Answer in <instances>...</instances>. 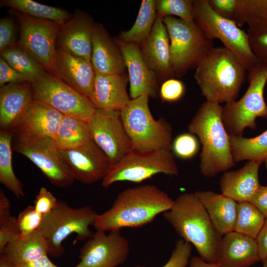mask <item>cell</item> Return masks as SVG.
I'll return each instance as SVG.
<instances>
[{"label": "cell", "mask_w": 267, "mask_h": 267, "mask_svg": "<svg viewBox=\"0 0 267 267\" xmlns=\"http://www.w3.org/2000/svg\"><path fill=\"white\" fill-rule=\"evenodd\" d=\"M161 173L171 176L178 174L175 155L171 150L132 149L120 162L111 166L102 180V185L108 188L120 181L139 183Z\"/></svg>", "instance_id": "obj_9"}, {"label": "cell", "mask_w": 267, "mask_h": 267, "mask_svg": "<svg viewBox=\"0 0 267 267\" xmlns=\"http://www.w3.org/2000/svg\"><path fill=\"white\" fill-rule=\"evenodd\" d=\"M156 16V0H143L134 23L130 30L122 32L118 38L140 45L150 35Z\"/></svg>", "instance_id": "obj_33"}, {"label": "cell", "mask_w": 267, "mask_h": 267, "mask_svg": "<svg viewBox=\"0 0 267 267\" xmlns=\"http://www.w3.org/2000/svg\"><path fill=\"white\" fill-rule=\"evenodd\" d=\"M17 19L20 27L17 44L50 73L56 54V41L60 26L50 20L34 18L14 10L9 11Z\"/></svg>", "instance_id": "obj_13"}, {"label": "cell", "mask_w": 267, "mask_h": 267, "mask_svg": "<svg viewBox=\"0 0 267 267\" xmlns=\"http://www.w3.org/2000/svg\"><path fill=\"white\" fill-rule=\"evenodd\" d=\"M170 40V62L174 76L180 78L196 68L215 47L209 38L194 20L173 16L163 18Z\"/></svg>", "instance_id": "obj_6"}, {"label": "cell", "mask_w": 267, "mask_h": 267, "mask_svg": "<svg viewBox=\"0 0 267 267\" xmlns=\"http://www.w3.org/2000/svg\"><path fill=\"white\" fill-rule=\"evenodd\" d=\"M247 33L252 52L260 62L267 64V25L248 28Z\"/></svg>", "instance_id": "obj_39"}, {"label": "cell", "mask_w": 267, "mask_h": 267, "mask_svg": "<svg viewBox=\"0 0 267 267\" xmlns=\"http://www.w3.org/2000/svg\"><path fill=\"white\" fill-rule=\"evenodd\" d=\"M222 106L205 101L200 106L187 126L202 144L200 171L207 178L215 176L234 166L230 136L222 120Z\"/></svg>", "instance_id": "obj_3"}, {"label": "cell", "mask_w": 267, "mask_h": 267, "mask_svg": "<svg viewBox=\"0 0 267 267\" xmlns=\"http://www.w3.org/2000/svg\"><path fill=\"white\" fill-rule=\"evenodd\" d=\"M149 97L142 95L130 100L120 111L121 119L133 149L145 151L171 150L172 127L163 118H154L148 104Z\"/></svg>", "instance_id": "obj_5"}, {"label": "cell", "mask_w": 267, "mask_h": 267, "mask_svg": "<svg viewBox=\"0 0 267 267\" xmlns=\"http://www.w3.org/2000/svg\"><path fill=\"white\" fill-rule=\"evenodd\" d=\"M14 267H58L49 259L48 255L44 256L34 261L18 265Z\"/></svg>", "instance_id": "obj_51"}, {"label": "cell", "mask_w": 267, "mask_h": 267, "mask_svg": "<svg viewBox=\"0 0 267 267\" xmlns=\"http://www.w3.org/2000/svg\"><path fill=\"white\" fill-rule=\"evenodd\" d=\"M163 216L182 239L195 247L200 258L217 263L222 236L195 192L179 195Z\"/></svg>", "instance_id": "obj_2"}, {"label": "cell", "mask_w": 267, "mask_h": 267, "mask_svg": "<svg viewBox=\"0 0 267 267\" xmlns=\"http://www.w3.org/2000/svg\"><path fill=\"white\" fill-rule=\"evenodd\" d=\"M16 218L11 216L8 219L0 223V252L11 242L20 237Z\"/></svg>", "instance_id": "obj_45"}, {"label": "cell", "mask_w": 267, "mask_h": 267, "mask_svg": "<svg viewBox=\"0 0 267 267\" xmlns=\"http://www.w3.org/2000/svg\"><path fill=\"white\" fill-rule=\"evenodd\" d=\"M259 261L255 239L234 231L222 236L217 263L222 267H249Z\"/></svg>", "instance_id": "obj_24"}, {"label": "cell", "mask_w": 267, "mask_h": 267, "mask_svg": "<svg viewBox=\"0 0 267 267\" xmlns=\"http://www.w3.org/2000/svg\"><path fill=\"white\" fill-rule=\"evenodd\" d=\"M195 69L194 78L206 100L220 104L236 100L247 73L224 47L213 48Z\"/></svg>", "instance_id": "obj_4"}, {"label": "cell", "mask_w": 267, "mask_h": 267, "mask_svg": "<svg viewBox=\"0 0 267 267\" xmlns=\"http://www.w3.org/2000/svg\"><path fill=\"white\" fill-rule=\"evenodd\" d=\"M115 40L121 49L128 71L131 99L142 95L155 96L158 78L146 64L139 45L123 42L118 38Z\"/></svg>", "instance_id": "obj_17"}, {"label": "cell", "mask_w": 267, "mask_h": 267, "mask_svg": "<svg viewBox=\"0 0 267 267\" xmlns=\"http://www.w3.org/2000/svg\"><path fill=\"white\" fill-rule=\"evenodd\" d=\"M14 150L29 159L54 185L70 186L75 180L52 138L14 132Z\"/></svg>", "instance_id": "obj_11"}, {"label": "cell", "mask_w": 267, "mask_h": 267, "mask_svg": "<svg viewBox=\"0 0 267 267\" xmlns=\"http://www.w3.org/2000/svg\"><path fill=\"white\" fill-rule=\"evenodd\" d=\"M0 267H14V266L3 253H0Z\"/></svg>", "instance_id": "obj_53"}, {"label": "cell", "mask_w": 267, "mask_h": 267, "mask_svg": "<svg viewBox=\"0 0 267 267\" xmlns=\"http://www.w3.org/2000/svg\"><path fill=\"white\" fill-rule=\"evenodd\" d=\"M95 72L93 90L89 100L96 109L120 111L131 100L127 89L129 78L124 74Z\"/></svg>", "instance_id": "obj_23"}, {"label": "cell", "mask_w": 267, "mask_h": 267, "mask_svg": "<svg viewBox=\"0 0 267 267\" xmlns=\"http://www.w3.org/2000/svg\"><path fill=\"white\" fill-rule=\"evenodd\" d=\"M256 240L258 246L261 261L267 258V219L259 232Z\"/></svg>", "instance_id": "obj_49"}, {"label": "cell", "mask_w": 267, "mask_h": 267, "mask_svg": "<svg viewBox=\"0 0 267 267\" xmlns=\"http://www.w3.org/2000/svg\"><path fill=\"white\" fill-rule=\"evenodd\" d=\"M129 251V242L120 231L107 234L96 230L81 247L74 267H116L126 262Z\"/></svg>", "instance_id": "obj_15"}, {"label": "cell", "mask_w": 267, "mask_h": 267, "mask_svg": "<svg viewBox=\"0 0 267 267\" xmlns=\"http://www.w3.org/2000/svg\"><path fill=\"white\" fill-rule=\"evenodd\" d=\"M59 151L74 179L84 183L102 180L111 166L106 155L92 139L77 148Z\"/></svg>", "instance_id": "obj_16"}, {"label": "cell", "mask_w": 267, "mask_h": 267, "mask_svg": "<svg viewBox=\"0 0 267 267\" xmlns=\"http://www.w3.org/2000/svg\"><path fill=\"white\" fill-rule=\"evenodd\" d=\"M52 73L89 99L95 72L91 62L57 47Z\"/></svg>", "instance_id": "obj_19"}, {"label": "cell", "mask_w": 267, "mask_h": 267, "mask_svg": "<svg viewBox=\"0 0 267 267\" xmlns=\"http://www.w3.org/2000/svg\"><path fill=\"white\" fill-rule=\"evenodd\" d=\"M174 203L167 193L154 185L129 188L117 195L109 209L97 214L93 226L105 232L141 227L170 210Z\"/></svg>", "instance_id": "obj_1"}, {"label": "cell", "mask_w": 267, "mask_h": 267, "mask_svg": "<svg viewBox=\"0 0 267 267\" xmlns=\"http://www.w3.org/2000/svg\"><path fill=\"white\" fill-rule=\"evenodd\" d=\"M234 162L245 160L263 162L267 158V130L253 137L230 136Z\"/></svg>", "instance_id": "obj_32"}, {"label": "cell", "mask_w": 267, "mask_h": 267, "mask_svg": "<svg viewBox=\"0 0 267 267\" xmlns=\"http://www.w3.org/2000/svg\"><path fill=\"white\" fill-rule=\"evenodd\" d=\"M34 100L31 83H10L1 87L0 130L14 132L23 120Z\"/></svg>", "instance_id": "obj_20"}, {"label": "cell", "mask_w": 267, "mask_h": 267, "mask_svg": "<svg viewBox=\"0 0 267 267\" xmlns=\"http://www.w3.org/2000/svg\"><path fill=\"white\" fill-rule=\"evenodd\" d=\"M90 62L94 71L103 74H123L126 68L120 47L101 23L94 26Z\"/></svg>", "instance_id": "obj_22"}, {"label": "cell", "mask_w": 267, "mask_h": 267, "mask_svg": "<svg viewBox=\"0 0 267 267\" xmlns=\"http://www.w3.org/2000/svg\"><path fill=\"white\" fill-rule=\"evenodd\" d=\"M14 132L0 131V182L17 198L25 196L23 184L12 164V139Z\"/></svg>", "instance_id": "obj_31"}, {"label": "cell", "mask_w": 267, "mask_h": 267, "mask_svg": "<svg viewBox=\"0 0 267 267\" xmlns=\"http://www.w3.org/2000/svg\"><path fill=\"white\" fill-rule=\"evenodd\" d=\"M265 219L260 211L251 202H237L234 231L256 239Z\"/></svg>", "instance_id": "obj_36"}, {"label": "cell", "mask_w": 267, "mask_h": 267, "mask_svg": "<svg viewBox=\"0 0 267 267\" xmlns=\"http://www.w3.org/2000/svg\"><path fill=\"white\" fill-rule=\"evenodd\" d=\"M16 25L12 17L0 19V52L17 44Z\"/></svg>", "instance_id": "obj_42"}, {"label": "cell", "mask_w": 267, "mask_h": 267, "mask_svg": "<svg viewBox=\"0 0 267 267\" xmlns=\"http://www.w3.org/2000/svg\"><path fill=\"white\" fill-rule=\"evenodd\" d=\"M217 231L222 235L234 231L237 202L222 193L209 190L195 192Z\"/></svg>", "instance_id": "obj_26"}, {"label": "cell", "mask_w": 267, "mask_h": 267, "mask_svg": "<svg viewBox=\"0 0 267 267\" xmlns=\"http://www.w3.org/2000/svg\"><path fill=\"white\" fill-rule=\"evenodd\" d=\"M233 21L240 28L267 25V0H236Z\"/></svg>", "instance_id": "obj_35"}, {"label": "cell", "mask_w": 267, "mask_h": 267, "mask_svg": "<svg viewBox=\"0 0 267 267\" xmlns=\"http://www.w3.org/2000/svg\"><path fill=\"white\" fill-rule=\"evenodd\" d=\"M0 253H3L15 267L48 255L49 247L44 237L38 230L20 236L8 243Z\"/></svg>", "instance_id": "obj_28"}, {"label": "cell", "mask_w": 267, "mask_h": 267, "mask_svg": "<svg viewBox=\"0 0 267 267\" xmlns=\"http://www.w3.org/2000/svg\"><path fill=\"white\" fill-rule=\"evenodd\" d=\"M194 20L211 39H219L246 69L251 70L260 62L252 52L247 33L232 20L223 18L210 7L207 0H194Z\"/></svg>", "instance_id": "obj_10"}, {"label": "cell", "mask_w": 267, "mask_h": 267, "mask_svg": "<svg viewBox=\"0 0 267 267\" xmlns=\"http://www.w3.org/2000/svg\"><path fill=\"white\" fill-rule=\"evenodd\" d=\"M0 57L10 66L27 77L31 83L47 71L38 61L17 44L1 51Z\"/></svg>", "instance_id": "obj_34"}, {"label": "cell", "mask_w": 267, "mask_h": 267, "mask_svg": "<svg viewBox=\"0 0 267 267\" xmlns=\"http://www.w3.org/2000/svg\"><path fill=\"white\" fill-rule=\"evenodd\" d=\"M263 265L262 267H267V258L263 262Z\"/></svg>", "instance_id": "obj_54"}, {"label": "cell", "mask_w": 267, "mask_h": 267, "mask_svg": "<svg viewBox=\"0 0 267 267\" xmlns=\"http://www.w3.org/2000/svg\"><path fill=\"white\" fill-rule=\"evenodd\" d=\"M262 163L249 161L238 170L224 172L219 182L222 193L237 202H250L261 186L259 170Z\"/></svg>", "instance_id": "obj_25"}, {"label": "cell", "mask_w": 267, "mask_h": 267, "mask_svg": "<svg viewBox=\"0 0 267 267\" xmlns=\"http://www.w3.org/2000/svg\"><path fill=\"white\" fill-rule=\"evenodd\" d=\"M194 0H156L157 13L163 18L173 16L186 21L194 20Z\"/></svg>", "instance_id": "obj_37"}, {"label": "cell", "mask_w": 267, "mask_h": 267, "mask_svg": "<svg viewBox=\"0 0 267 267\" xmlns=\"http://www.w3.org/2000/svg\"><path fill=\"white\" fill-rule=\"evenodd\" d=\"M52 139L60 150L82 146L91 140L88 122L75 117L64 115Z\"/></svg>", "instance_id": "obj_29"}, {"label": "cell", "mask_w": 267, "mask_h": 267, "mask_svg": "<svg viewBox=\"0 0 267 267\" xmlns=\"http://www.w3.org/2000/svg\"><path fill=\"white\" fill-rule=\"evenodd\" d=\"M199 149V140L190 133L181 134L172 141V152L181 159L188 160L193 158Z\"/></svg>", "instance_id": "obj_38"}, {"label": "cell", "mask_w": 267, "mask_h": 267, "mask_svg": "<svg viewBox=\"0 0 267 267\" xmlns=\"http://www.w3.org/2000/svg\"><path fill=\"white\" fill-rule=\"evenodd\" d=\"M148 66L162 80L174 76L170 62V40L163 18L157 13L150 35L139 45Z\"/></svg>", "instance_id": "obj_21"}, {"label": "cell", "mask_w": 267, "mask_h": 267, "mask_svg": "<svg viewBox=\"0 0 267 267\" xmlns=\"http://www.w3.org/2000/svg\"><path fill=\"white\" fill-rule=\"evenodd\" d=\"M183 83L178 79L170 78L165 80L160 88V97L164 101L175 102L179 100L185 92Z\"/></svg>", "instance_id": "obj_43"}, {"label": "cell", "mask_w": 267, "mask_h": 267, "mask_svg": "<svg viewBox=\"0 0 267 267\" xmlns=\"http://www.w3.org/2000/svg\"><path fill=\"white\" fill-rule=\"evenodd\" d=\"M44 216L33 205H29L16 218L17 228L20 236L31 234L39 229Z\"/></svg>", "instance_id": "obj_40"}, {"label": "cell", "mask_w": 267, "mask_h": 267, "mask_svg": "<svg viewBox=\"0 0 267 267\" xmlns=\"http://www.w3.org/2000/svg\"><path fill=\"white\" fill-rule=\"evenodd\" d=\"M34 100L56 109L64 115L88 121L96 110L89 99L46 71L32 83Z\"/></svg>", "instance_id": "obj_12"}, {"label": "cell", "mask_w": 267, "mask_h": 267, "mask_svg": "<svg viewBox=\"0 0 267 267\" xmlns=\"http://www.w3.org/2000/svg\"><path fill=\"white\" fill-rule=\"evenodd\" d=\"M88 124L91 139L106 155L111 166L132 150L120 111L96 109Z\"/></svg>", "instance_id": "obj_14"}, {"label": "cell", "mask_w": 267, "mask_h": 267, "mask_svg": "<svg viewBox=\"0 0 267 267\" xmlns=\"http://www.w3.org/2000/svg\"><path fill=\"white\" fill-rule=\"evenodd\" d=\"M250 202L267 219V186L261 185Z\"/></svg>", "instance_id": "obj_48"}, {"label": "cell", "mask_w": 267, "mask_h": 267, "mask_svg": "<svg viewBox=\"0 0 267 267\" xmlns=\"http://www.w3.org/2000/svg\"><path fill=\"white\" fill-rule=\"evenodd\" d=\"M0 6L8 7L34 18L53 21L60 26L69 20L73 15L65 9L32 0H1Z\"/></svg>", "instance_id": "obj_30"}, {"label": "cell", "mask_w": 267, "mask_h": 267, "mask_svg": "<svg viewBox=\"0 0 267 267\" xmlns=\"http://www.w3.org/2000/svg\"><path fill=\"white\" fill-rule=\"evenodd\" d=\"M63 116L52 107L34 100L23 120L14 132L53 139Z\"/></svg>", "instance_id": "obj_27"}, {"label": "cell", "mask_w": 267, "mask_h": 267, "mask_svg": "<svg viewBox=\"0 0 267 267\" xmlns=\"http://www.w3.org/2000/svg\"><path fill=\"white\" fill-rule=\"evenodd\" d=\"M210 7L219 15L233 21L236 0H207Z\"/></svg>", "instance_id": "obj_47"}, {"label": "cell", "mask_w": 267, "mask_h": 267, "mask_svg": "<svg viewBox=\"0 0 267 267\" xmlns=\"http://www.w3.org/2000/svg\"><path fill=\"white\" fill-rule=\"evenodd\" d=\"M249 86L241 98L222 108V120L230 136L242 135L246 128L255 130L258 118H267L264 93L267 82V64L260 62L247 72Z\"/></svg>", "instance_id": "obj_8"}, {"label": "cell", "mask_w": 267, "mask_h": 267, "mask_svg": "<svg viewBox=\"0 0 267 267\" xmlns=\"http://www.w3.org/2000/svg\"><path fill=\"white\" fill-rule=\"evenodd\" d=\"M95 23L89 14L76 10L71 18L60 26L56 47L90 62Z\"/></svg>", "instance_id": "obj_18"}, {"label": "cell", "mask_w": 267, "mask_h": 267, "mask_svg": "<svg viewBox=\"0 0 267 267\" xmlns=\"http://www.w3.org/2000/svg\"><path fill=\"white\" fill-rule=\"evenodd\" d=\"M264 162L265 163V167L266 168V170H267V158L266 159Z\"/></svg>", "instance_id": "obj_55"}, {"label": "cell", "mask_w": 267, "mask_h": 267, "mask_svg": "<svg viewBox=\"0 0 267 267\" xmlns=\"http://www.w3.org/2000/svg\"><path fill=\"white\" fill-rule=\"evenodd\" d=\"M190 267H222L218 263H209L198 257H192L190 261Z\"/></svg>", "instance_id": "obj_52"}, {"label": "cell", "mask_w": 267, "mask_h": 267, "mask_svg": "<svg viewBox=\"0 0 267 267\" xmlns=\"http://www.w3.org/2000/svg\"><path fill=\"white\" fill-rule=\"evenodd\" d=\"M10 214V202L2 190H0V223L8 219Z\"/></svg>", "instance_id": "obj_50"}, {"label": "cell", "mask_w": 267, "mask_h": 267, "mask_svg": "<svg viewBox=\"0 0 267 267\" xmlns=\"http://www.w3.org/2000/svg\"><path fill=\"white\" fill-rule=\"evenodd\" d=\"M97 213L89 206L72 208L58 200L56 207L44 216L38 231L45 239L49 247L48 255L61 256L64 252L63 242L71 234L77 235L78 241H86L93 234Z\"/></svg>", "instance_id": "obj_7"}, {"label": "cell", "mask_w": 267, "mask_h": 267, "mask_svg": "<svg viewBox=\"0 0 267 267\" xmlns=\"http://www.w3.org/2000/svg\"><path fill=\"white\" fill-rule=\"evenodd\" d=\"M58 200L46 188H40L34 202L35 209L43 216L51 212L56 206Z\"/></svg>", "instance_id": "obj_44"}, {"label": "cell", "mask_w": 267, "mask_h": 267, "mask_svg": "<svg viewBox=\"0 0 267 267\" xmlns=\"http://www.w3.org/2000/svg\"><path fill=\"white\" fill-rule=\"evenodd\" d=\"M30 82L29 80L10 66L2 57H0V86L10 83Z\"/></svg>", "instance_id": "obj_46"}, {"label": "cell", "mask_w": 267, "mask_h": 267, "mask_svg": "<svg viewBox=\"0 0 267 267\" xmlns=\"http://www.w3.org/2000/svg\"><path fill=\"white\" fill-rule=\"evenodd\" d=\"M192 251V245L180 239L178 240L167 262L161 267H186ZM135 267H144L137 266Z\"/></svg>", "instance_id": "obj_41"}]
</instances>
